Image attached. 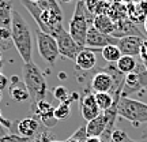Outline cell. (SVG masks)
<instances>
[{
	"label": "cell",
	"mask_w": 147,
	"mask_h": 142,
	"mask_svg": "<svg viewBox=\"0 0 147 142\" xmlns=\"http://www.w3.org/2000/svg\"><path fill=\"white\" fill-rule=\"evenodd\" d=\"M98 3H100V0H84V7H86V10L89 11L90 14H93V15H94L95 8H97Z\"/></svg>",
	"instance_id": "cell-32"
},
{
	"label": "cell",
	"mask_w": 147,
	"mask_h": 142,
	"mask_svg": "<svg viewBox=\"0 0 147 142\" xmlns=\"http://www.w3.org/2000/svg\"><path fill=\"white\" fill-rule=\"evenodd\" d=\"M136 64H138V62L134 56H125V55H123L119 59V62L116 63V67L120 70L124 75H127V74L132 73L134 70L136 69Z\"/></svg>",
	"instance_id": "cell-22"
},
{
	"label": "cell",
	"mask_w": 147,
	"mask_h": 142,
	"mask_svg": "<svg viewBox=\"0 0 147 142\" xmlns=\"http://www.w3.org/2000/svg\"><path fill=\"white\" fill-rule=\"evenodd\" d=\"M59 78H60V79H65V78H67V74L63 73V71H60V73H59Z\"/></svg>",
	"instance_id": "cell-39"
},
{
	"label": "cell",
	"mask_w": 147,
	"mask_h": 142,
	"mask_svg": "<svg viewBox=\"0 0 147 142\" xmlns=\"http://www.w3.org/2000/svg\"><path fill=\"white\" fill-rule=\"evenodd\" d=\"M38 7L42 11L45 10H55V8H60V4L57 3V0H38L36 1Z\"/></svg>",
	"instance_id": "cell-27"
},
{
	"label": "cell",
	"mask_w": 147,
	"mask_h": 142,
	"mask_svg": "<svg viewBox=\"0 0 147 142\" xmlns=\"http://www.w3.org/2000/svg\"><path fill=\"white\" fill-rule=\"evenodd\" d=\"M37 47H38V52L41 55V58L51 66L60 56L56 38L52 37L51 34L41 32L40 29L37 30Z\"/></svg>",
	"instance_id": "cell-6"
},
{
	"label": "cell",
	"mask_w": 147,
	"mask_h": 142,
	"mask_svg": "<svg viewBox=\"0 0 147 142\" xmlns=\"http://www.w3.org/2000/svg\"><path fill=\"white\" fill-rule=\"evenodd\" d=\"M79 107H80V113L83 116V119L87 122L93 120L101 113L95 101V96L90 88H84L83 94L79 97Z\"/></svg>",
	"instance_id": "cell-8"
},
{
	"label": "cell",
	"mask_w": 147,
	"mask_h": 142,
	"mask_svg": "<svg viewBox=\"0 0 147 142\" xmlns=\"http://www.w3.org/2000/svg\"><path fill=\"white\" fill-rule=\"evenodd\" d=\"M69 138H71V139H76V141H79V142H86L87 138H89L87 131H86V126H80Z\"/></svg>",
	"instance_id": "cell-28"
},
{
	"label": "cell",
	"mask_w": 147,
	"mask_h": 142,
	"mask_svg": "<svg viewBox=\"0 0 147 142\" xmlns=\"http://www.w3.org/2000/svg\"><path fill=\"white\" fill-rule=\"evenodd\" d=\"M8 85H10V79L4 74H0V92H3L5 88H8Z\"/></svg>",
	"instance_id": "cell-34"
},
{
	"label": "cell",
	"mask_w": 147,
	"mask_h": 142,
	"mask_svg": "<svg viewBox=\"0 0 147 142\" xmlns=\"http://www.w3.org/2000/svg\"><path fill=\"white\" fill-rule=\"evenodd\" d=\"M109 8H110V3L108 0H100V3L97 5V8H95V12L94 15H108V12H109Z\"/></svg>",
	"instance_id": "cell-29"
},
{
	"label": "cell",
	"mask_w": 147,
	"mask_h": 142,
	"mask_svg": "<svg viewBox=\"0 0 147 142\" xmlns=\"http://www.w3.org/2000/svg\"><path fill=\"white\" fill-rule=\"evenodd\" d=\"M97 66L95 52L90 48H83L75 59V69L80 71H90Z\"/></svg>",
	"instance_id": "cell-15"
},
{
	"label": "cell",
	"mask_w": 147,
	"mask_h": 142,
	"mask_svg": "<svg viewBox=\"0 0 147 142\" xmlns=\"http://www.w3.org/2000/svg\"><path fill=\"white\" fill-rule=\"evenodd\" d=\"M0 60H1V53H0Z\"/></svg>",
	"instance_id": "cell-47"
},
{
	"label": "cell",
	"mask_w": 147,
	"mask_h": 142,
	"mask_svg": "<svg viewBox=\"0 0 147 142\" xmlns=\"http://www.w3.org/2000/svg\"><path fill=\"white\" fill-rule=\"evenodd\" d=\"M90 89L93 93H112L113 81L109 74L101 69L100 71L93 74L90 81Z\"/></svg>",
	"instance_id": "cell-10"
},
{
	"label": "cell",
	"mask_w": 147,
	"mask_h": 142,
	"mask_svg": "<svg viewBox=\"0 0 147 142\" xmlns=\"http://www.w3.org/2000/svg\"><path fill=\"white\" fill-rule=\"evenodd\" d=\"M144 38L140 37H123L119 38L117 42V47L120 49L121 55H125V56H136L140 52V47H142V42Z\"/></svg>",
	"instance_id": "cell-12"
},
{
	"label": "cell",
	"mask_w": 147,
	"mask_h": 142,
	"mask_svg": "<svg viewBox=\"0 0 147 142\" xmlns=\"http://www.w3.org/2000/svg\"><path fill=\"white\" fill-rule=\"evenodd\" d=\"M95 96V101H97V105L100 108L101 112H105L113 105L115 99L110 93H94Z\"/></svg>",
	"instance_id": "cell-23"
},
{
	"label": "cell",
	"mask_w": 147,
	"mask_h": 142,
	"mask_svg": "<svg viewBox=\"0 0 147 142\" xmlns=\"http://www.w3.org/2000/svg\"><path fill=\"white\" fill-rule=\"evenodd\" d=\"M93 27H95L98 32L104 34H113L115 32V22L112 21L109 15H97L93 21Z\"/></svg>",
	"instance_id": "cell-18"
},
{
	"label": "cell",
	"mask_w": 147,
	"mask_h": 142,
	"mask_svg": "<svg viewBox=\"0 0 147 142\" xmlns=\"http://www.w3.org/2000/svg\"><path fill=\"white\" fill-rule=\"evenodd\" d=\"M8 134H10V132H8V128H5L4 126L0 124V138L5 137V135H8Z\"/></svg>",
	"instance_id": "cell-36"
},
{
	"label": "cell",
	"mask_w": 147,
	"mask_h": 142,
	"mask_svg": "<svg viewBox=\"0 0 147 142\" xmlns=\"http://www.w3.org/2000/svg\"><path fill=\"white\" fill-rule=\"evenodd\" d=\"M101 55L105 62H108L109 64H116L119 62V59L123 56L120 52V49L117 45H108V47L101 49Z\"/></svg>",
	"instance_id": "cell-21"
},
{
	"label": "cell",
	"mask_w": 147,
	"mask_h": 142,
	"mask_svg": "<svg viewBox=\"0 0 147 142\" xmlns=\"http://www.w3.org/2000/svg\"><path fill=\"white\" fill-rule=\"evenodd\" d=\"M129 139V135L127 134L124 130L120 128H115L112 135H110V141L109 142H127Z\"/></svg>",
	"instance_id": "cell-26"
},
{
	"label": "cell",
	"mask_w": 147,
	"mask_h": 142,
	"mask_svg": "<svg viewBox=\"0 0 147 142\" xmlns=\"http://www.w3.org/2000/svg\"><path fill=\"white\" fill-rule=\"evenodd\" d=\"M119 38L110 36V34H104V33L98 32L95 27H89V32L86 36V45L84 48H91V49H97L101 51L102 48L108 47V45H117Z\"/></svg>",
	"instance_id": "cell-9"
},
{
	"label": "cell",
	"mask_w": 147,
	"mask_h": 142,
	"mask_svg": "<svg viewBox=\"0 0 147 142\" xmlns=\"http://www.w3.org/2000/svg\"><path fill=\"white\" fill-rule=\"evenodd\" d=\"M11 40L14 47L19 53L23 63L33 62V36L32 30L25 21V18L21 15V12L12 10L11 16Z\"/></svg>",
	"instance_id": "cell-1"
},
{
	"label": "cell",
	"mask_w": 147,
	"mask_h": 142,
	"mask_svg": "<svg viewBox=\"0 0 147 142\" xmlns=\"http://www.w3.org/2000/svg\"><path fill=\"white\" fill-rule=\"evenodd\" d=\"M121 1H123V3L127 5V4H134V3H139L140 0H121Z\"/></svg>",
	"instance_id": "cell-38"
},
{
	"label": "cell",
	"mask_w": 147,
	"mask_h": 142,
	"mask_svg": "<svg viewBox=\"0 0 147 142\" xmlns=\"http://www.w3.org/2000/svg\"><path fill=\"white\" fill-rule=\"evenodd\" d=\"M64 142H79V141H76V139H71V138H68V139H65Z\"/></svg>",
	"instance_id": "cell-41"
},
{
	"label": "cell",
	"mask_w": 147,
	"mask_h": 142,
	"mask_svg": "<svg viewBox=\"0 0 147 142\" xmlns=\"http://www.w3.org/2000/svg\"><path fill=\"white\" fill-rule=\"evenodd\" d=\"M34 118H36L37 120L41 122L47 128H52V127H55L59 122L57 119H56V116H55V108L47 111V112H44V113H41V115H38V116H34Z\"/></svg>",
	"instance_id": "cell-24"
},
{
	"label": "cell",
	"mask_w": 147,
	"mask_h": 142,
	"mask_svg": "<svg viewBox=\"0 0 147 142\" xmlns=\"http://www.w3.org/2000/svg\"><path fill=\"white\" fill-rule=\"evenodd\" d=\"M55 38H56V42H57V48H59L60 56L75 62L78 53L80 52L83 48L79 47L78 44L75 42V40L71 37V34H69L65 29L60 30V32L55 36Z\"/></svg>",
	"instance_id": "cell-7"
},
{
	"label": "cell",
	"mask_w": 147,
	"mask_h": 142,
	"mask_svg": "<svg viewBox=\"0 0 147 142\" xmlns=\"http://www.w3.org/2000/svg\"><path fill=\"white\" fill-rule=\"evenodd\" d=\"M108 15L112 18L113 22H117L123 19V18H127V5L121 0H113L110 3V8Z\"/></svg>",
	"instance_id": "cell-19"
},
{
	"label": "cell",
	"mask_w": 147,
	"mask_h": 142,
	"mask_svg": "<svg viewBox=\"0 0 147 142\" xmlns=\"http://www.w3.org/2000/svg\"><path fill=\"white\" fill-rule=\"evenodd\" d=\"M0 124H1V126H4L5 128H8V130L11 128V122L3 118V115H1V111H0Z\"/></svg>",
	"instance_id": "cell-35"
},
{
	"label": "cell",
	"mask_w": 147,
	"mask_h": 142,
	"mask_svg": "<svg viewBox=\"0 0 147 142\" xmlns=\"http://www.w3.org/2000/svg\"><path fill=\"white\" fill-rule=\"evenodd\" d=\"M116 38H123V37H140L144 38V34L140 32V29L127 18H123L120 21L115 22V32L112 34Z\"/></svg>",
	"instance_id": "cell-11"
},
{
	"label": "cell",
	"mask_w": 147,
	"mask_h": 142,
	"mask_svg": "<svg viewBox=\"0 0 147 142\" xmlns=\"http://www.w3.org/2000/svg\"><path fill=\"white\" fill-rule=\"evenodd\" d=\"M127 16L135 25L144 23L147 19V0H140L139 3L127 4Z\"/></svg>",
	"instance_id": "cell-16"
},
{
	"label": "cell",
	"mask_w": 147,
	"mask_h": 142,
	"mask_svg": "<svg viewBox=\"0 0 147 142\" xmlns=\"http://www.w3.org/2000/svg\"><path fill=\"white\" fill-rule=\"evenodd\" d=\"M40 130V122L37 120L34 116L32 118H25L22 120L18 122V126H16V134L21 135L23 138H34L37 137Z\"/></svg>",
	"instance_id": "cell-13"
},
{
	"label": "cell",
	"mask_w": 147,
	"mask_h": 142,
	"mask_svg": "<svg viewBox=\"0 0 147 142\" xmlns=\"http://www.w3.org/2000/svg\"><path fill=\"white\" fill-rule=\"evenodd\" d=\"M22 77H23V82L30 94V103H32L33 108H36L38 103L45 100V96L48 93V85L45 77L34 62L23 64Z\"/></svg>",
	"instance_id": "cell-2"
},
{
	"label": "cell",
	"mask_w": 147,
	"mask_h": 142,
	"mask_svg": "<svg viewBox=\"0 0 147 142\" xmlns=\"http://www.w3.org/2000/svg\"><path fill=\"white\" fill-rule=\"evenodd\" d=\"M106 128V116L104 112H101L100 115L94 118L93 120L87 122L86 124V131L89 137H100L104 134Z\"/></svg>",
	"instance_id": "cell-17"
},
{
	"label": "cell",
	"mask_w": 147,
	"mask_h": 142,
	"mask_svg": "<svg viewBox=\"0 0 147 142\" xmlns=\"http://www.w3.org/2000/svg\"><path fill=\"white\" fill-rule=\"evenodd\" d=\"M8 40H11L10 27H0V44H5Z\"/></svg>",
	"instance_id": "cell-31"
},
{
	"label": "cell",
	"mask_w": 147,
	"mask_h": 142,
	"mask_svg": "<svg viewBox=\"0 0 147 142\" xmlns=\"http://www.w3.org/2000/svg\"><path fill=\"white\" fill-rule=\"evenodd\" d=\"M144 29H146V33H147V19L144 21Z\"/></svg>",
	"instance_id": "cell-43"
},
{
	"label": "cell",
	"mask_w": 147,
	"mask_h": 142,
	"mask_svg": "<svg viewBox=\"0 0 147 142\" xmlns=\"http://www.w3.org/2000/svg\"><path fill=\"white\" fill-rule=\"evenodd\" d=\"M143 64H144V67L147 69V62H143Z\"/></svg>",
	"instance_id": "cell-45"
},
{
	"label": "cell",
	"mask_w": 147,
	"mask_h": 142,
	"mask_svg": "<svg viewBox=\"0 0 147 142\" xmlns=\"http://www.w3.org/2000/svg\"><path fill=\"white\" fill-rule=\"evenodd\" d=\"M86 142H102L100 137H89Z\"/></svg>",
	"instance_id": "cell-37"
},
{
	"label": "cell",
	"mask_w": 147,
	"mask_h": 142,
	"mask_svg": "<svg viewBox=\"0 0 147 142\" xmlns=\"http://www.w3.org/2000/svg\"><path fill=\"white\" fill-rule=\"evenodd\" d=\"M12 16V5L8 0H0V27L11 26Z\"/></svg>",
	"instance_id": "cell-20"
},
{
	"label": "cell",
	"mask_w": 147,
	"mask_h": 142,
	"mask_svg": "<svg viewBox=\"0 0 147 142\" xmlns=\"http://www.w3.org/2000/svg\"><path fill=\"white\" fill-rule=\"evenodd\" d=\"M32 141V138H23L21 135H18V134H8V135H5V137L0 138V142H30Z\"/></svg>",
	"instance_id": "cell-30"
},
{
	"label": "cell",
	"mask_w": 147,
	"mask_h": 142,
	"mask_svg": "<svg viewBox=\"0 0 147 142\" xmlns=\"http://www.w3.org/2000/svg\"><path fill=\"white\" fill-rule=\"evenodd\" d=\"M132 142H147V139H140V141H132Z\"/></svg>",
	"instance_id": "cell-44"
},
{
	"label": "cell",
	"mask_w": 147,
	"mask_h": 142,
	"mask_svg": "<svg viewBox=\"0 0 147 142\" xmlns=\"http://www.w3.org/2000/svg\"><path fill=\"white\" fill-rule=\"evenodd\" d=\"M32 1H38V0H32Z\"/></svg>",
	"instance_id": "cell-48"
},
{
	"label": "cell",
	"mask_w": 147,
	"mask_h": 142,
	"mask_svg": "<svg viewBox=\"0 0 147 142\" xmlns=\"http://www.w3.org/2000/svg\"><path fill=\"white\" fill-rule=\"evenodd\" d=\"M140 60L142 62H147V38H144L142 42V47H140V52H139Z\"/></svg>",
	"instance_id": "cell-33"
},
{
	"label": "cell",
	"mask_w": 147,
	"mask_h": 142,
	"mask_svg": "<svg viewBox=\"0 0 147 142\" xmlns=\"http://www.w3.org/2000/svg\"><path fill=\"white\" fill-rule=\"evenodd\" d=\"M144 89H147V69L140 60L138 62L136 69L125 75L121 97H131L132 94L142 93Z\"/></svg>",
	"instance_id": "cell-5"
},
{
	"label": "cell",
	"mask_w": 147,
	"mask_h": 142,
	"mask_svg": "<svg viewBox=\"0 0 147 142\" xmlns=\"http://www.w3.org/2000/svg\"><path fill=\"white\" fill-rule=\"evenodd\" d=\"M52 93H53V97H55L56 100H59L60 103L67 101L68 100V97H69V94H71V93L68 92V89H67L65 86H61V85L56 86V88L52 90Z\"/></svg>",
	"instance_id": "cell-25"
},
{
	"label": "cell",
	"mask_w": 147,
	"mask_h": 142,
	"mask_svg": "<svg viewBox=\"0 0 147 142\" xmlns=\"http://www.w3.org/2000/svg\"><path fill=\"white\" fill-rule=\"evenodd\" d=\"M0 101H1V92H0Z\"/></svg>",
	"instance_id": "cell-46"
},
{
	"label": "cell",
	"mask_w": 147,
	"mask_h": 142,
	"mask_svg": "<svg viewBox=\"0 0 147 142\" xmlns=\"http://www.w3.org/2000/svg\"><path fill=\"white\" fill-rule=\"evenodd\" d=\"M1 69H3V60H0V74H1Z\"/></svg>",
	"instance_id": "cell-42"
},
{
	"label": "cell",
	"mask_w": 147,
	"mask_h": 142,
	"mask_svg": "<svg viewBox=\"0 0 147 142\" xmlns=\"http://www.w3.org/2000/svg\"><path fill=\"white\" fill-rule=\"evenodd\" d=\"M10 96L16 103L30 100V94H29L26 85L23 81H21L18 75H12L10 78Z\"/></svg>",
	"instance_id": "cell-14"
},
{
	"label": "cell",
	"mask_w": 147,
	"mask_h": 142,
	"mask_svg": "<svg viewBox=\"0 0 147 142\" xmlns=\"http://www.w3.org/2000/svg\"><path fill=\"white\" fill-rule=\"evenodd\" d=\"M117 115L131 122L135 127L147 123V104L131 97H120L117 103Z\"/></svg>",
	"instance_id": "cell-4"
},
{
	"label": "cell",
	"mask_w": 147,
	"mask_h": 142,
	"mask_svg": "<svg viewBox=\"0 0 147 142\" xmlns=\"http://www.w3.org/2000/svg\"><path fill=\"white\" fill-rule=\"evenodd\" d=\"M60 3H71V1H74V0H59Z\"/></svg>",
	"instance_id": "cell-40"
},
{
	"label": "cell",
	"mask_w": 147,
	"mask_h": 142,
	"mask_svg": "<svg viewBox=\"0 0 147 142\" xmlns=\"http://www.w3.org/2000/svg\"><path fill=\"white\" fill-rule=\"evenodd\" d=\"M93 21H94V15L86 10L84 0H78L75 4L72 18L69 21L68 33L79 47L84 48L86 45V36L89 32V27L93 26Z\"/></svg>",
	"instance_id": "cell-3"
}]
</instances>
